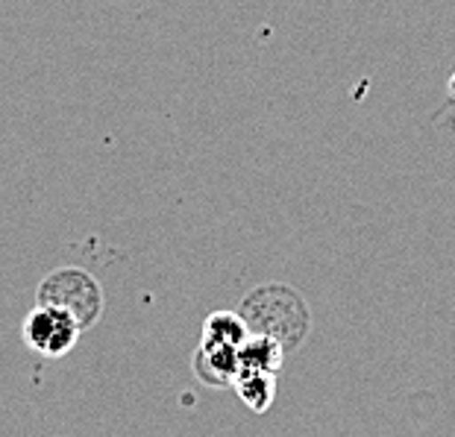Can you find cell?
Instances as JSON below:
<instances>
[{"instance_id": "obj_1", "label": "cell", "mask_w": 455, "mask_h": 437, "mask_svg": "<svg viewBox=\"0 0 455 437\" xmlns=\"http://www.w3.org/2000/svg\"><path fill=\"white\" fill-rule=\"evenodd\" d=\"M241 317H244L250 335L274 338L283 349H294L308 332V308L299 294L285 285L256 288L244 299Z\"/></svg>"}, {"instance_id": "obj_2", "label": "cell", "mask_w": 455, "mask_h": 437, "mask_svg": "<svg viewBox=\"0 0 455 437\" xmlns=\"http://www.w3.org/2000/svg\"><path fill=\"white\" fill-rule=\"evenodd\" d=\"M38 306H53L68 312L76 326H94L103 312L100 282L80 267H60L38 285Z\"/></svg>"}, {"instance_id": "obj_3", "label": "cell", "mask_w": 455, "mask_h": 437, "mask_svg": "<svg viewBox=\"0 0 455 437\" xmlns=\"http://www.w3.org/2000/svg\"><path fill=\"white\" fill-rule=\"evenodd\" d=\"M80 332L83 329L76 326V320L53 306H36L33 312L24 317V326H21L27 346L44 358H62L65 353H71Z\"/></svg>"}, {"instance_id": "obj_4", "label": "cell", "mask_w": 455, "mask_h": 437, "mask_svg": "<svg viewBox=\"0 0 455 437\" xmlns=\"http://www.w3.org/2000/svg\"><path fill=\"white\" fill-rule=\"evenodd\" d=\"M195 370L200 376V382H206L212 387L235 385V376H238V346L200 341V349H197V355H195Z\"/></svg>"}, {"instance_id": "obj_5", "label": "cell", "mask_w": 455, "mask_h": 437, "mask_svg": "<svg viewBox=\"0 0 455 437\" xmlns=\"http://www.w3.org/2000/svg\"><path fill=\"white\" fill-rule=\"evenodd\" d=\"M285 349L267 335H247V341L238 346V373H270L283 367Z\"/></svg>"}, {"instance_id": "obj_6", "label": "cell", "mask_w": 455, "mask_h": 437, "mask_svg": "<svg viewBox=\"0 0 455 437\" xmlns=\"http://www.w3.org/2000/svg\"><path fill=\"white\" fill-rule=\"evenodd\" d=\"M250 329L241 314L232 312H215L203 323V341L206 344H224V346H241L247 341Z\"/></svg>"}, {"instance_id": "obj_7", "label": "cell", "mask_w": 455, "mask_h": 437, "mask_svg": "<svg viewBox=\"0 0 455 437\" xmlns=\"http://www.w3.org/2000/svg\"><path fill=\"white\" fill-rule=\"evenodd\" d=\"M238 396L244 400L256 414H265L270 402L276 396V376L270 373H238L235 376V385Z\"/></svg>"}, {"instance_id": "obj_8", "label": "cell", "mask_w": 455, "mask_h": 437, "mask_svg": "<svg viewBox=\"0 0 455 437\" xmlns=\"http://www.w3.org/2000/svg\"><path fill=\"white\" fill-rule=\"evenodd\" d=\"M450 97L455 100V71H452V76H450Z\"/></svg>"}]
</instances>
